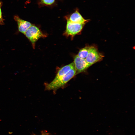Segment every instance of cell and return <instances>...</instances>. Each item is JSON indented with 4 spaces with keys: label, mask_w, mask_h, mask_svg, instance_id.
<instances>
[{
    "label": "cell",
    "mask_w": 135,
    "mask_h": 135,
    "mask_svg": "<svg viewBox=\"0 0 135 135\" xmlns=\"http://www.w3.org/2000/svg\"><path fill=\"white\" fill-rule=\"evenodd\" d=\"M102 54L98 51L97 48L93 46L90 47L88 55L85 59L87 62L92 65L102 60Z\"/></svg>",
    "instance_id": "4"
},
{
    "label": "cell",
    "mask_w": 135,
    "mask_h": 135,
    "mask_svg": "<svg viewBox=\"0 0 135 135\" xmlns=\"http://www.w3.org/2000/svg\"><path fill=\"white\" fill-rule=\"evenodd\" d=\"M75 66L70 70L59 81L52 85L45 84V90H56L62 87L76 75Z\"/></svg>",
    "instance_id": "1"
},
{
    "label": "cell",
    "mask_w": 135,
    "mask_h": 135,
    "mask_svg": "<svg viewBox=\"0 0 135 135\" xmlns=\"http://www.w3.org/2000/svg\"><path fill=\"white\" fill-rule=\"evenodd\" d=\"M40 135H50L47 132H43Z\"/></svg>",
    "instance_id": "12"
},
{
    "label": "cell",
    "mask_w": 135,
    "mask_h": 135,
    "mask_svg": "<svg viewBox=\"0 0 135 135\" xmlns=\"http://www.w3.org/2000/svg\"><path fill=\"white\" fill-rule=\"evenodd\" d=\"M14 19L17 22L19 31L24 34L32 25L30 22L21 19L18 16H14Z\"/></svg>",
    "instance_id": "7"
},
{
    "label": "cell",
    "mask_w": 135,
    "mask_h": 135,
    "mask_svg": "<svg viewBox=\"0 0 135 135\" xmlns=\"http://www.w3.org/2000/svg\"><path fill=\"white\" fill-rule=\"evenodd\" d=\"M32 43L34 48L36 41L40 38L44 36L38 28L32 25L24 34Z\"/></svg>",
    "instance_id": "2"
},
{
    "label": "cell",
    "mask_w": 135,
    "mask_h": 135,
    "mask_svg": "<svg viewBox=\"0 0 135 135\" xmlns=\"http://www.w3.org/2000/svg\"><path fill=\"white\" fill-rule=\"evenodd\" d=\"M74 62L76 74L84 71L91 66L87 62L85 59L80 57L77 55L74 56Z\"/></svg>",
    "instance_id": "5"
},
{
    "label": "cell",
    "mask_w": 135,
    "mask_h": 135,
    "mask_svg": "<svg viewBox=\"0 0 135 135\" xmlns=\"http://www.w3.org/2000/svg\"><path fill=\"white\" fill-rule=\"evenodd\" d=\"M41 2L43 4L48 5H51L54 2L55 0H41Z\"/></svg>",
    "instance_id": "10"
},
{
    "label": "cell",
    "mask_w": 135,
    "mask_h": 135,
    "mask_svg": "<svg viewBox=\"0 0 135 135\" xmlns=\"http://www.w3.org/2000/svg\"><path fill=\"white\" fill-rule=\"evenodd\" d=\"M30 0H27V2H26L27 3H29V2H30Z\"/></svg>",
    "instance_id": "13"
},
{
    "label": "cell",
    "mask_w": 135,
    "mask_h": 135,
    "mask_svg": "<svg viewBox=\"0 0 135 135\" xmlns=\"http://www.w3.org/2000/svg\"><path fill=\"white\" fill-rule=\"evenodd\" d=\"M67 19L72 22L79 24H86L89 20L84 19L77 9Z\"/></svg>",
    "instance_id": "8"
},
{
    "label": "cell",
    "mask_w": 135,
    "mask_h": 135,
    "mask_svg": "<svg viewBox=\"0 0 135 135\" xmlns=\"http://www.w3.org/2000/svg\"><path fill=\"white\" fill-rule=\"evenodd\" d=\"M2 4V2H0V20L2 22V13L1 9V7Z\"/></svg>",
    "instance_id": "11"
},
{
    "label": "cell",
    "mask_w": 135,
    "mask_h": 135,
    "mask_svg": "<svg viewBox=\"0 0 135 135\" xmlns=\"http://www.w3.org/2000/svg\"><path fill=\"white\" fill-rule=\"evenodd\" d=\"M2 22L0 20V23H1Z\"/></svg>",
    "instance_id": "14"
},
{
    "label": "cell",
    "mask_w": 135,
    "mask_h": 135,
    "mask_svg": "<svg viewBox=\"0 0 135 135\" xmlns=\"http://www.w3.org/2000/svg\"><path fill=\"white\" fill-rule=\"evenodd\" d=\"M74 66L73 62L62 67L58 70L53 80L48 84H52L57 82L70 70Z\"/></svg>",
    "instance_id": "6"
},
{
    "label": "cell",
    "mask_w": 135,
    "mask_h": 135,
    "mask_svg": "<svg viewBox=\"0 0 135 135\" xmlns=\"http://www.w3.org/2000/svg\"><path fill=\"white\" fill-rule=\"evenodd\" d=\"M90 48L89 46H86L82 48L77 55L80 58L85 59L88 55Z\"/></svg>",
    "instance_id": "9"
},
{
    "label": "cell",
    "mask_w": 135,
    "mask_h": 135,
    "mask_svg": "<svg viewBox=\"0 0 135 135\" xmlns=\"http://www.w3.org/2000/svg\"><path fill=\"white\" fill-rule=\"evenodd\" d=\"M66 30L64 34L67 36H73L79 33L82 30L85 24L72 22L67 19Z\"/></svg>",
    "instance_id": "3"
}]
</instances>
